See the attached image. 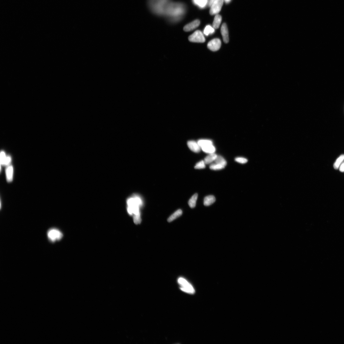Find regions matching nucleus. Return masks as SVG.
<instances>
[{"label":"nucleus","mask_w":344,"mask_h":344,"mask_svg":"<svg viewBox=\"0 0 344 344\" xmlns=\"http://www.w3.org/2000/svg\"><path fill=\"white\" fill-rule=\"evenodd\" d=\"M221 33L223 37L224 42L226 43H227L229 41V32L227 26L225 23H223L221 26Z\"/></svg>","instance_id":"obj_10"},{"label":"nucleus","mask_w":344,"mask_h":344,"mask_svg":"<svg viewBox=\"0 0 344 344\" xmlns=\"http://www.w3.org/2000/svg\"><path fill=\"white\" fill-rule=\"evenodd\" d=\"M133 220L135 223L136 224H138L140 223L141 221L140 216H134Z\"/></svg>","instance_id":"obj_28"},{"label":"nucleus","mask_w":344,"mask_h":344,"mask_svg":"<svg viewBox=\"0 0 344 344\" xmlns=\"http://www.w3.org/2000/svg\"><path fill=\"white\" fill-rule=\"evenodd\" d=\"M200 22L198 20H196L186 25L184 28V30L186 32H189L199 27Z\"/></svg>","instance_id":"obj_9"},{"label":"nucleus","mask_w":344,"mask_h":344,"mask_svg":"<svg viewBox=\"0 0 344 344\" xmlns=\"http://www.w3.org/2000/svg\"><path fill=\"white\" fill-rule=\"evenodd\" d=\"M206 167V164L204 161L202 160L197 163L195 167V169H200L205 168Z\"/></svg>","instance_id":"obj_25"},{"label":"nucleus","mask_w":344,"mask_h":344,"mask_svg":"<svg viewBox=\"0 0 344 344\" xmlns=\"http://www.w3.org/2000/svg\"><path fill=\"white\" fill-rule=\"evenodd\" d=\"M344 160V155H341L339 157L336 159V161L335 162L334 165V167L336 169H338L339 167H340L341 165L343 163V161Z\"/></svg>","instance_id":"obj_22"},{"label":"nucleus","mask_w":344,"mask_h":344,"mask_svg":"<svg viewBox=\"0 0 344 344\" xmlns=\"http://www.w3.org/2000/svg\"><path fill=\"white\" fill-rule=\"evenodd\" d=\"M178 282L180 286V289L182 291L190 294L195 293V289L192 285L185 279L180 278L178 279Z\"/></svg>","instance_id":"obj_5"},{"label":"nucleus","mask_w":344,"mask_h":344,"mask_svg":"<svg viewBox=\"0 0 344 344\" xmlns=\"http://www.w3.org/2000/svg\"><path fill=\"white\" fill-rule=\"evenodd\" d=\"M216 0H210L209 2V6L211 7L212 6L213 3L215 2Z\"/></svg>","instance_id":"obj_30"},{"label":"nucleus","mask_w":344,"mask_h":344,"mask_svg":"<svg viewBox=\"0 0 344 344\" xmlns=\"http://www.w3.org/2000/svg\"><path fill=\"white\" fill-rule=\"evenodd\" d=\"M201 149L204 152L209 154L214 153L216 151V148L213 144L207 145L202 148Z\"/></svg>","instance_id":"obj_15"},{"label":"nucleus","mask_w":344,"mask_h":344,"mask_svg":"<svg viewBox=\"0 0 344 344\" xmlns=\"http://www.w3.org/2000/svg\"><path fill=\"white\" fill-rule=\"evenodd\" d=\"M222 21V17L220 15H216L214 18L213 26L214 29H218Z\"/></svg>","instance_id":"obj_16"},{"label":"nucleus","mask_w":344,"mask_h":344,"mask_svg":"<svg viewBox=\"0 0 344 344\" xmlns=\"http://www.w3.org/2000/svg\"><path fill=\"white\" fill-rule=\"evenodd\" d=\"M225 168V166L218 163H213L210 166V169L213 170H218L223 169Z\"/></svg>","instance_id":"obj_24"},{"label":"nucleus","mask_w":344,"mask_h":344,"mask_svg":"<svg viewBox=\"0 0 344 344\" xmlns=\"http://www.w3.org/2000/svg\"><path fill=\"white\" fill-rule=\"evenodd\" d=\"M217 155L215 153H211L207 156L204 159V161L206 164H209L215 161L217 157Z\"/></svg>","instance_id":"obj_14"},{"label":"nucleus","mask_w":344,"mask_h":344,"mask_svg":"<svg viewBox=\"0 0 344 344\" xmlns=\"http://www.w3.org/2000/svg\"><path fill=\"white\" fill-rule=\"evenodd\" d=\"M215 163L225 167L227 164V162L225 159L222 156H218L215 161Z\"/></svg>","instance_id":"obj_23"},{"label":"nucleus","mask_w":344,"mask_h":344,"mask_svg":"<svg viewBox=\"0 0 344 344\" xmlns=\"http://www.w3.org/2000/svg\"><path fill=\"white\" fill-rule=\"evenodd\" d=\"M215 32V29L213 27L208 25L207 26L204 31V33L206 36L212 35Z\"/></svg>","instance_id":"obj_20"},{"label":"nucleus","mask_w":344,"mask_h":344,"mask_svg":"<svg viewBox=\"0 0 344 344\" xmlns=\"http://www.w3.org/2000/svg\"><path fill=\"white\" fill-rule=\"evenodd\" d=\"M198 144L202 148L207 145L213 144L212 141L207 139H201L197 141Z\"/></svg>","instance_id":"obj_21"},{"label":"nucleus","mask_w":344,"mask_h":344,"mask_svg":"<svg viewBox=\"0 0 344 344\" xmlns=\"http://www.w3.org/2000/svg\"><path fill=\"white\" fill-rule=\"evenodd\" d=\"M7 156L4 151H2L1 153V165L4 166Z\"/></svg>","instance_id":"obj_26"},{"label":"nucleus","mask_w":344,"mask_h":344,"mask_svg":"<svg viewBox=\"0 0 344 344\" xmlns=\"http://www.w3.org/2000/svg\"><path fill=\"white\" fill-rule=\"evenodd\" d=\"M194 4L201 8H205L206 6L208 0H192Z\"/></svg>","instance_id":"obj_19"},{"label":"nucleus","mask_w":344,"mask_h":344,"mask_svg":"<svg viewBox=\"0 0 344 344\" xmlns=\"http://www.w3.org/2000/svg\"><path fill=\"white\" fill-rule=\"evenodd\" d=\"M49 239L52 242L60 240L63 237V233L59 230L56 229H51L47 232Z\"/></svg>","instance_id":"obj_4"},{"label":"nucleus","mask_w":344,"mask_h":344,"mask_svg":"<svg viewBox=\"0 0 344 344\" xmlns=\"http://www.w3.org/2000/svg\"><path fill=\"white\" fill-rule=\"evenodd\" d=\"M216 200L215 197L213 195L207 196L204 199V205L206 206L211 205L215 202Z\"/></svg>","instance_id":"obj_13"},{"label":"nucleus","mask_w":344,"mask_h":344,"mask_svg":"<svg viewBox=\"0 0 344 344\" xmlns=\"http://www.w3.org/2000/svg\"><path fill=\"white\" fill-rule=\"evenodd\" d=\"M197 197H198V195L197 193H195L189 200L188 204L190 207L191 208H193L196 206Z\"/></svg>","instance_id":"obj_18"},{"label":"nucleus","mask_w":344,"mask_h":344,"mask_svg":"<svg viewBox=\"0 0 344 344\" xmlns=\"http://www.w3.org/2000/svg\"><path fill=\"white\" fill-rule=\"evenodd\" d=\"M187 144L190 150L194 152L199 153L202 149L198 143L195 141H189L187 142Z\"/></svg>","instance_id":"obj_11"},{"label":"nucleus","mask_w":344,"mask_h":344,"mask_svg":"<svg viewBox=\"0 0 344 344\" xmlns=\"http://www.w3.org/2000/svg\"><path fill=\"white\" fill-rule=\"evenodd\" d=\"M182 214V211L181 209H179L177 210L176 212L173 214L172 215L168 218V221L169 222H172L173 220L177 219V218L181 216Z\"/></svg>","instance_id":"obj_17"},{"label":"nucleus","mask_w":344,"mask_h":344,"mask_svg":"<svg viewBox=\"0 0 344 344\" xmlns=\"http://www.w3.org/2000/svg\"><path fill=\"white\" fill-rule=\"evenodd\" d=\"M224 2V0H216L211 6L210 10L211 15H217L220 11Z\"/></svg>","instance_id":"obj_7"},{"label":"nucleus","mask_w":344,"mask_h":344,"mask_svg":"<svg viewBox=\"0 0 344 344\" xmlns=\"http://www.w3.org/2000/svg\"><path fill=\"white\" fill-rule=\"evenodd\" d=\"M207 47L210 50L216 52L219 50L221 46V42L220 39L216 38L211 40L207 44Z\"/></svg>","instance_id":"obj_8"},{"label":"nucleus","mask_w":344,"mask_h":344,"mask_svg":"<svg viewBox=\"0 0 344 344\" xmlns=\"http://www.w3.org/2000/svg\"><path fill=\"white\" fill-rule=\"evenodd\" d=\"M186 12L185 6L182 3L172 2L170 5L165 16L170 22L179 21L184 15Z\"/></svg>","instance_id":"obj_1"},{"label":"nucleus","mask_w":344,"mask_h":344,"mask_svg":"<svg viewBox=\"0 0 344 344\" xmlns=\"http://www.w3.org/2000/svg\"><path fill=\"white\" fill-rule=\"evenodd\" d=\"M339 170L340 171L343 172H344V162H343L341 165L340 166Z\"/></svg>","instance_id":"obj_29"},{"label":"nucleus","mask_w":344,"mask_h":344,"mask_svg":"<svg viewBox=\"0 0 344 344\" xmlns=\"http://www.w3.org/2000/svg\"><path fill=\"white\" fill-rule=\"evenodd\" d=\"M235 160L237 162L242 164L246 163L248 162V160L243 157H237L236 158Z\"/></svg>","instance_id":"obj_27"},{"label":"nucleus","mask_w":344,"mask_h":344,"mask_svg":"<svg viewBox=\"0 0 344 344\" xmlns=\"http://www.w3.org/2000/svg\"><path fill=\"white\" fill-rule=\"evenodd\" d=\"M142 202L140 197L136 196L129 197L127 200V211L130 216H140L139 207Z\"/></svg>","instance_id":"obj_3"},{"label":"nucleus","mask_w":344,"mask_h":344,"mask_svg":"<svg viewBox=\"0 0 344 344\" xmlns=\"http://www.w3.org/2000/svg\"><path fill=\"white\" fill-rule=\"evenodd\" d=\"M171 2L170 0H149L148 3L153 13L158 15L165 16Z\"/></svg>","instance_id":"obj_2"},{"label":"nucleus","mask_w":344,"mask_h":344,"mask_svg":"<svg viewBox=\"0 0 344 344\" xmlns=\"http://www.w3.org/2000/svg\"><path fill=\"white\" fill-rule=\"evenodd\" d=\"M13 167L9 165L6 170V179L8 182L12 181L13 179Z\"/></svg>","instance_id":"obj_12"},{"label":"nucleus","mask_w":344,"mask_h":344,"mask_svg":"<svg viewBox=\"0 0 344 344\" xmlns=\"http://www.w3.org/2000/svg\"><path fill=\"white\" fill-rule=\"evenodd\" d=\"M224 1L226 3H228L230 2V1H231V0H224Z\"/></svg>","instance_id":"obj_31"},{"label":"nucleus","mask_w":344,"mask_h":344,"mask_svg":"<svg viewBox=\"0 0 344 344\" xmlns=\"http://www.w3.org/2000/svg\"><path fill=\"white\" fill-rule=\"evenodd\" d=\"M188 39L190 42L197 43H203L206 40L203 33L200 30L196 31L190 35Z\"/></svg>","instance_id":"obj_6"}]
</instances>
